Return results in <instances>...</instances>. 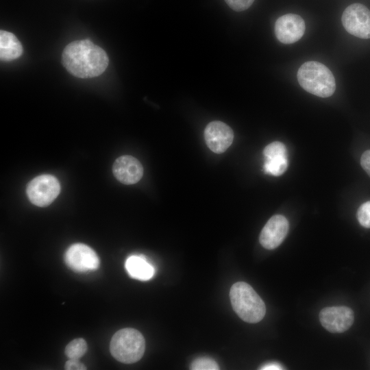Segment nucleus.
<instances>
[{
	"label": "nucleus",
	"instance_id": "nucleus-1",
	"mask_svg": "<svg viewBox=\"0 0 370 370\" xmlns=\"http://www.w3.org/2000/svg\"><path fill=\"white\" fill-rule=\"evenodd\" d=\"M63 66L72 75L92 78L102 74L109 60L106 51L89 40L73 41L66 46L62 55Z\"/></svg>",
	"mask_w": 370,
	"mask_h": 370
},
{
	"label": "nucleus",
	"instance_id": "nucleus-2",
	"mask_svg": "<svg viewBox=\"0 0 370 370\" xmlns=\"http://www.w3.org/2000/svg\"><path fill=\"white\" fill-rule=\"evenodd\" d=\"M230 298L233 310L244 321L258 323L264 317L265 304L249 284L244 282L234 284L230 288Z\"/></svg>",
	"mask_w": 370,
	"mask_h": 370
},
{
	"label": "nucleus",
	"instance_id": "nucleus-3",
	"mask_svg": "<svg viewBox=\"0 0 370 370\" xmlns=\"http://www.w3.org/2000/svg\"><path fill=\"white\" fill-rule=\"evenodd\" d=\"M297 77L299 85L305 90L320 97L332 96L336 89L332 73L319 62L304 63L297 71Z\"/></svg>",
	"mask_w": 370,
	"mask_h": 370
},
{
	"label": "nucleus",
	"instance_id": "nucleus-4",
	"mask_svg": "<svg viewBox=\"0 0 370 370\" xmlns=\"http://www.w3.org/2000/svg\"><path fill=\"white\" fill-rule=\"evenodd\" d=\"M110 350L118 361L130 364L138 361L145 350V341L142 334L134 328H123L112 336Z\"/></svg>",
	"mask_w": 370,
	"mask_h": 370
},
{
	"label": "nucleus",
	"instance_id": "nucleus-5",
	"mask_svg": "<svg viewBox=\"0 0 370 370\" xmlns=\"http://www.w3.org/2000/svg\"><path fill=\"white\" fill-rule=\"evenodd\" d=\"M60 185L58 179L51 175H41L30 181L26 193L30 201L38 206L51 204L58 197Z\"/></svg>",
	"mask_w": 370,
	"mask_h": 370
},
{
	"label": "nucleus",
	"instance_id": "nucleus-6",
	"mask_svg": "<svg viewBox=\"0 0 370 370\" xmlns=\"http://www.w3.org/2000/svg\"><path fill=\"white\" fill-rule=\"evenodd\" d=\"M341 21L350 34L360 38H370V10L364 5L355 3L347 6Z\"/></svg>",
	"mask_w": 370,
	"mask_h": 370
},
{
	"label": "nucleus",
	"instance_id": "nucleus-7",
	"mask_svg": "<svg viewBox=\"0 0 370 370\" xmlns=\"http://www.w3.org/2000/svg\"><path fill=\"white\" fill-rule=\"evenodd\" d=\"M64 260L67 266L75 272L94 271L99 266L96 252L83 243L71 245L64 254Z\"/></svg>",
	"mask_w": 370,
	"mask_h": 370
},
{
	"label": "nucleus",
	"instance_id": "nucleus-8",
	"mask_svg": "<svg viewBox=\"0 0 370 370\" xmlns=\"http://www.w3.org/2000/svg\"><path fill=\"white\" fill-rule=\"evenodd\" d=\"M322 326L332 333L347 331L354 321L353 310L347 306H332L323 308L319 314Z\"/></svg>",
	"mask_w": 370,
	"mask_h": 370
},
{
	"label": "nucleus",
	"instance_id": "nucleus-9",
	"mask_svg": "<svg viewBox=\"0 0 370 370\" xmlns=\"http://www.w3.org/2000/svg\"><path fill=\"white\" fill-rule=\"evenodd\" d=\"M305 29L304 19L297 14L290 13L282 15L277 19L274 32L280 42L292 44L303 36Z\"/></svg>",
	"mask_w": 370,
	"mask_h": 370
},
{
	"label": "nucleus",
	"instance_id": "nucleus-10",
	"mask_svg": "<svg viewBox=\"0 0 370 370\" xmlns=\"http://www.w3.org/2000/svg\"><path fill=\"white\" fill-rule=\"evenodd\" d=\"M204 139L211 151L216 153H222L232 145L234 132L225 123L214 121L206 127Z\"/></svg>",
	"mask_w": 370,
	"mask_h": 370
},
{
	"label": "nucleus",
	"instance_id": "nucleus-11",
	"mask_svg": "<svg viewBox=\"0 0 370 370\" xmlns=\"http://www.w3.org/2000/svg\"><path fill=\"white\" fill-rule=\"evenodd\" d=\"M288 228V222L285 217L281 214L271 217L260 232V243L267 249H275L286 238Z\"/></svg>",
	"mask_w": 370,
	"mask_h": 370
},
{
	"label": "nucleus",
	"instance_id": "nucleus-12",
	"mask_svg": "<svg viewBox=\"0 0 370 370\" xmlns=\"http://www.w3.org/2000/svg\"><path fill=\"white\" fill-rule=\"evenodd\" d=\"M264 156V171L273 176L283 174L288 167L287 150L281 142L275 141L265 147L263 150Z\"/></svg>",
	"mask_w": 370,
	"mask_h": 370
},
{
	"label": "nucleus",
	"instance_id": "nucleus-13",
	"mask_svg": "<svg viewBox=\"0 0 370 370\" xmlns=\"http://www.w3.org/2000/svg\"><path fill=\"white\" fill-rule=\"evenodd\" d=\"M112 171L120 182L134 184L143 177V167L136 158L125 155L116 159L112 166Z\"/></svg>",
	"mask_w": 370,
	"mask_h": 370
},
{
	"label": "nucleus",
	"instance_id": "nucleus-14",
	"mask_svg": "<svg viewBox=\"0 0 370 370\" xmlns=\"http://www.w3.org/2000/svg\"><path fill=\"white\" fill-rule=\"evenodd\" d=\"M125 267L132 278L139 280H149L155 273L153 265L142 256H130L125 261Z\"/></svg>",
	"mask_w": 370,
	"mask_h": 370
},
{
	"label": "nucleus",
	"instance_id": "nucleus-15",
	"mask_svg": "<svg viewBox=\"0 0 370 370\" xmlns=\"http://www.w3.org/2000/svg\"><path fill=\"white\" fill-rule=\"evenodd\" d=\"M23 47L18 38L11 32H0V58L2 61H12L21 56Z\"/></svg>",
	"mask_w": 370,
	"mask_h": 370
},
{
	"label": "nucleus",
	"instance_id": "nucleus-16",
	"mask_svg": "<svg viewBox=\"0 0 370 370\" xmlns=\"http://www.w3.org/2000/svg\"><path fill=\"white\" fill-rule=\"evenodd\" d=\"M87 351V343L84 338H75L65 348V354L69 358L79 359Z\"/></svg>",
	"mask_w": 370,
	"mask_h": 370
},
{
	"label": "nucleus",
	"instance_id": "nucleus-17",
	"mask_svg": "<svg viewBox=\"0 0 370 370\" xmlns=\"http://www.w3.org/2000/svg\"><path fill=\"white\" fill-rule=\"evenodd\" d=\"M190 369L193 370H217L219 369V367L212 358L201 357L192 362Z\"/></svg>",
	"mask_w": 370,
	"mask_h": 370
},
{
	"label": "nucleus",
	"instance_id": "nucleus-18",
	"mask_svg": "<svg viewBox=\"0 0 370 370\" xmlns=\"http://www.w3.org/2000/svg\"><path fill=\"white\" fill-rule=\"evenodd\" d=\"M357 217L362 226L370 228V201L363 203L359 207Z\"/></svg>",
	"mask_w": 370,
	"mask_h": 370
},
{
	"label": "nucleus",
	"instance_id": "nucleus-19",
	"mask_svg": "<svg viewBox=\"0 0 370 370\" xmlns=\"http://www.w3.org/2000/svg\"><path fill=\"white\" fill-rule=\"evenodd\" d=\"M234 10L241 12L249 8L255 0H225Z\"/></svg>",
	"mask_w": 370,
	"mask_h": 370
},
{
	"label": "nucleus",
	"instance_id": "nucleus-20",
	"mask_svg": "<svg viewBox=\"0 0 370 370\" xmlns=\"http://www.w3.org/2000/svg\"><path fill=\"white\" fill-rule=\"evenodd\" d=\"M64 369L66 370H84L86 369V367L79 361V359L69 358L65 363Z\"/></svg>",
	"mask_w": 370,
	"mask_h": 370
},
{
	"label": "nucleus",
	"instance_id": "nucleus-21",
	"mask_svg": "<svg viewBox=\"0 0 370 370\" xmlns=\"http://www.w3.org/2000/svg\"><path fill=\"white\" fill-rule=\"evenodd\" d=\"M360 164L363 169L370 177V149L362 153L360 158Z\"/></svg>",
	"mask_w": 370,
	"mask_h": 370
},
{
	"label": "nucleus",
	"instance_id": "nucleus-22",
	"mask_svg": "<svg viewBox=\"0 0 370 370\" xmlns=\"http://www.w3.org/2000/svg\"><path fill=\"white\" fill-rule=\"evenodd\" d=\"M283 367L278 362H270L262 366L260 369L262 370H278L283 369Z\"/></svg>",
	"mask_w": 370,
	"mask_h": 370
}]
</instances>
